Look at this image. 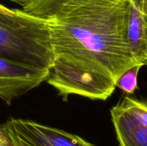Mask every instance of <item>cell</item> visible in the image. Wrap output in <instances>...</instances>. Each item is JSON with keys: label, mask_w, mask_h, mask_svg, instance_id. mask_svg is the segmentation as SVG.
Here are the masks:
<instances>
[{"label": "cell", "mask_w": 147, "mask_h": 146, "mask_svg": "<svg viewBox=\"0 0 147 146\" xmlns=\"http://www.w3.org/2000/svg\"><path fill=\"white\" fill-rule=\"evenodd\" d=\"M131 0H59L22 9L45 19L54 62L47 82L70 94L107 100L119 77L138 64L129 39Z\"/></svg>", "instance_id": "cell-1"}, {"label": "cell", "mask_w": 147, "mask_h": 146, "mask_svg": "<svg viewBox=\"0 0 147 146\" xmlns=\"http://www.w3.org/2000/svg\"><path fill=\"white\" fill-rule=\"evenodd\" d=\"M0 57L50 70L54 62L45 19L0 4Z\"/></svg>", "instance_id": "cell-2"}, {"label": "cell", "mask_w": 147, "mask_h": 146, "mask_svg": "<svg viewBox=\"0 0 147 146\" xmlns=\"http://www.w3.org/2000/svg\"><path fill=\"white\" fill-rule=\"evenodd\" d=\"M13 146H96L60 129L24 119H8L2 125Z\"/></svg>", "instance_id": "cell-3"}, {"label": "cell", "mask_w": 147, "mask_h": 146, "mask_svg": "<svg viewBox=\"0 0 147 146\" xmlns=\"http://www.w3.org/2000/svg\"><path fill=\"white\" fill-rule=\"evenodd\" d=\"M49 72L0 57V99L10 105L14 99L24 95L46 81Z\"/></svg>", "instance_id": "cell-4"}, {"label": "cell", "mask_w": 147, "mask_h": 146, "mask_svg": "<svg viewBox=\"0 0 147 146\" xmlns=\"http://www.w3.org/2000/svg\"><path fill=\"white\" fill-rule=\"evenodd\" d=\"M129 39L134 60L145 65L147 60V0H131Z\"/></svg>", "instance_id": "cell-5"}, {"label": "cell", "mask_w": 147, "mask_h": 146, "mask_svg": "<svg viewBox=\"0 0 147 146\" xmlns=\"http://www.w3.org/2000/svg\"><path fill=\"white\" fill-rule=\"evenodd\" d=\"M111 120L120 146H147V126L118 103L111 109Z\"/></svg>", "instance_id": "cell-6"}, {"label": "cell", "mask_w": 147, "mask_h": 146, "mask_svg": "<svg viewBox=\"0 0 147 146\" xmlns=\"http://www.w3.org/2000/svg\"><path fill=\"white\" fill-rule=\"evenodd\" d=\"M119 103L138 121L147 126V102L129 96H125Z\"/></svg>", "instance_id": "cell-7"}, {"label": "cell", "mask_w": 147, "mask_h": 146, "mask_svg": "<svg viewBox=\"0 0 147 146\" xmlns=\"http://www.w3.org/2000/svg\"><path fill=\"white\" fill-rule=\"evenodd\" d=\"M143 64H136L126 70L118 80L116 87L129 94H131L138 89V74Z\"/></svg>", "instance_id": "cell-8"}, {"label": "cell", "mask_w": 147, "mask_h": 146, "mask_svg": "<svg viewBox=\"0 0 147 146\" xmlns=\"http://www.w3.org/2000/svg\"><path fill=\"white\" fill-rule=\"evenodd\" d=\"M0 146H13L4 132L2 125H0Z\"/></svg>", "instance_id": "cell-9"}, {"label": "cell", "mask_w": 147, "mask_h": 146, "mask_svg": "<svg viewBox=\"0 0 147 146\" xmlns=\"http://www.w3.org/2000/svg\"><path fill=\"white\" fill-rule=\"evenodd\" d=\"M59 1V0H30L27 4H44V3H48V2H53V1ZM25 5V6H26Z\"/></svg>", "instance_id": "cell-10"}, {"label": "cell", "mask_w": 147, "mask_h": 146, "mask_svg": "<svg viewBox=\"0 0 147 146\" xmlns=\"http://www.w3.org/2000/svg\"><path fill=\"white\" fill-rule=\"evenodd\" d=\"M7 1H11V2L16 3V4L21 6L22 8V7H24L26 4H28L29 1H30V0H7Z\"/></svg>", "instance_id": "cell-11"}, {"label": "cell", "mask_w": 147, "mask_h": 146, "mask_svg": "<svg viewBox=\"0 0 147 146\" xmlns=\"http://www.w3.org/2000/svg\"><path fill=\"white\" fill-rule=\"evenodd\" d=\"M145 65H147V61H146V64H145Z\"/></svg>", "instance_id": "cell-12"}]
</instances>
